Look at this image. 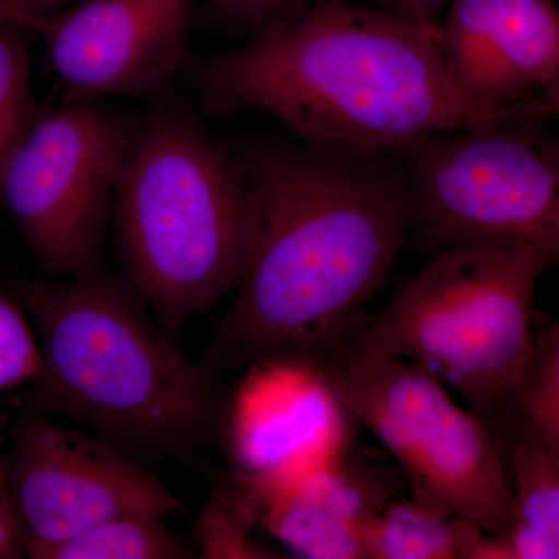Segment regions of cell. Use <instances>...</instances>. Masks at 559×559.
I'll return each mask as SVG.
<instances>
[{
  "mask_svg": "<svg viewBox=\"0 0 559 559\" xmlns=\"http://www.w3.org/2000/svg\"><path fill=\"white\" fill-rule=\"evenodd\" d=\"M241 167L248 255L207 367L322 358L356 340L414 234L406 171L393 153L299 138L260 146Z\"/></svg>",
  "mask_w": 559,
  "mask_h": 559,
  "instance_id": "1",
  "label": "cell"
},
{
  "mask_svg": "<svg viewBox=\"0 0 559 559\" xmlns=\"http://www.w3.org/2000/svg\"><path fill=\"white\" fill-rule=\"evenodd\" d=\"M200 90L213 112L253 110L294 138L384 153L433 135L551 119L539 100H476L448 69L439 31L345 0H320L210 58Z\"/></svg>",
  "mask_w": 559,
  "mask_h": 559,
  "instance_id": "2",
  "label": "cell"
},
{
  "mask_svg": "<svg viewBox=\"0 0 559 559\" xmlns=\"http://www.w3.org/2000/svg\"><path fill=\"white\" fill-rule=\"evenodd\" d=\"M13 294L43 356L28 409L73 419L132 459L187 457L207 443L223 411L218 378L179 352L127 280L97 270L21 280Z\"/></svg>",
  "mask_w": 559,
  "mask_h": 559,
  "instance_id": "3",
  "label": "cell"
},
{
  "mask_svg": "<svg viewBox=\"0 0 559 559\" xmlns=\"http://www.w3.org/2000/svg\"><path fill=\"white\" fill-rule=\"evenodd\" d=\"M112 218L124 278L170 340L237 288L252 221L248 180L190 117L165 110L135 128Z\"/></svg>",
  "mask_w": 559,
  "mask_h": 559,
  "instance_id": "4",
  "label": "cell"
},
{
  "mask_svg": "<svg viewBox=\"0 0 559 559\" xmlns=\"http://www.w3.org/2000/svg\"><path fill=\"white\" fill-rule=\"evenodd\" d=\"M547 271L521 242L439 250L353 342L432 371L499 430L532 359L536 288Z\"/></svg>",
  "mask_w": 559,
  "mask_h": 559,
  "instance_id": "5",
  "label": "cell"
},
{
  "mask_svg": "<svg viewBox=\"0 0 559 559\" xmlns=\"http://www.w3.org/2000/svg\"><path fill=\"white\" fill-rule=\"evenodd\" d=\"M353 419L384 444L412 496L506 535L516 503L499 430L455 401L432 371L355 342L311 360Z\"/></svg>",
  "mask_w": 559,
  "mask_h": 559,
  "instance_id": "6",
  "label": "cell"
},
{
  "mask_svg": "<svg viewBox=\"0 0 559 559\" xmlns=\"http://www.w3.org/2000/svg\"><path fill=\"white\" fill-rule=\"evenodd\" d=\"M503 123L418 140L399 151L414 234L439 250L506 240L559 271V135Z\"/></svg>",
  "mask_w": 559,
  "mask_h": 559,
  "instance_id": "7",
  "label": "cell"
},
{
  "mask_svg": "<svg viewBox=\"0 0 559 559\" xmlns=\"http://www.w3.org/2000/svg\"><path fill=\"white\" fill-rule=\"evenodd\" d=\"M132 128L72 98L24 128L0 168V202L50 278L100 270Z\"/></svg>",
  "mask_w": 559,
  "mask_h": 559,
  "instance_id": "8",
  "label": "cell"
},
{
  "mask_svg": "<svg viewBox=\"0 0 559 559\" xmlns=\"http://www.w3.org/2000/svg\"><path fill=\"white\" fill-rule=\"evenodd\" d=\"M11 506L25 557L121 514L167 518L182 503L109 441L66 428L50 415H22L11 432Z\"/></svg>",
  "mask_w": 559,
  "mask_h": 559,
  "instance_id": "9",
  "label": "cell"
},
{
  "mask_svg": "<svg viewBox=\"0 0 559 559\" xmlns=\"http://www.w3.org/2000/svg\"><path fill=\"white\" fill-rule=\"evenodd\" d=\"M197 0H80L44 22L50 68L72 98H151L186 61Z\"/></svg>",
  "mask_w": 559,
  "mask_h": 559,
  "instance_id": "10",
  "label": "cell"
},
{
  "mask_svg": "<svg viewBox=\"0 0 559 559\" xmlns=\"http://www.w3.org/2000/svg\"><path fill=\"white\" fill-rule=\"evenodd\" d=\"M248 367L227 409L234 476L285 484L347 457L353 417L314 362L270 356Z\"/></svg>",
  "mask_w": 559,
  "mask_h": 559,
  "instance_id": "11",
  "label": "cell"
},
{
  "mask_svg": "<svg viewBox=\"0 0 559 559\" xmlns=\"http://www.w3.org/2000/svg\"><path fill=\"white\" fill-rule=\"evenodd\" d=\"M439 44L471 97L522 105L559 72V14L549 0H451Z\"/></svg>",
  "mask_w": 559,
  "mask_h": 559,
  "instance_id": "12",
  "label": "cell"
},
{
  "mask_svg": "<svg viewBox=\"0 0 559 559\" xmlns=\"http://www.w3.org/2000/svg\"><path fill=\"white\" fill-rule=\"evenodd\" d=\"M257 514V527L308 559H366L367 528L395 498L384 471L347 457L285 481L252 484L231 474Z\"/></svg>",
  "mask_w": 559,
  "mask_h": 559,
  "instance_id": "13",
  "label": "cell"
},
{
  "mask_svg": "<svg viewBox=\"0 0 559 559\" xmlns=\"http://www.w3.org/2000/svg\"><path fill=\"white\" fill-rule=\"evenodd\" d=\"M485 530L439 506L393 498L367 528L369 559H469Z\"/></svg>",
  "mask_w": 559,
  "mask_h": 559,
  "instance_id": "14",
  "label": "cell"
},
{
  "mask_svg": "<svg viewBox=\"0 0 559 559\" xmlns=\"http://www.w3.org/2000/svg\"><path fill=\"white\" fill-rule=\"evenodd\" d=\"M197 550L153 514H121L47 547L35 559H182Z\"/></svg>",
  "mask_w": 559,
  "mask_h": 559,
  "instance_id": "15",
  "label": "cell"
},
{
  "mask_svg": "<svg viewBox=\"0 0 559 559\" xmlns=\"http://www.w3.org/2000/svg\"><path fill=\"white\" fill-rule=\"evenodd\" d=\"M518 521L559 540V465L513 415L500 426Z\"/></svg>",
  "mask_w": 559,
  "mask_h": 559,
  "instance_id": "16",
  "label": "cell"
},
{
  "mask_svg": "<svg viewBox=\"0 0 559 559\" xmlns=\"http://www.w3.org/2000/svg\"><path fill=\"white\" fill-rule=\"evenodd\" d=\"M559 465V319L535 337L511 414Z\"/></svg>",
  "mask_w": 559,
  "mask_h": 559,
  "instance_id": "17",
  "label": "cell"
},
{
  "mask_svg": "<svg viewBox=\"0 0 559 559\" xmlns=\"http://www.w3.org/2000/svg\"><path fill=\"white\" fill-rule=\"evenodd\" d=\"M253 527L257 514L248 496L234 484L218 489L197 522L200 558H275L250 538Z\"/></svg>",
  "mask_w": 559,
  "mask_h": 559,
  "instance_id": "18",
  "label": "cell"
},
{
  "mask_svg": "<svg viewBox=\"0 0 559 559\" xmlns=\"http://www.w3.org/2000/svg\"><path fill=\"white\" fill-rule=\"evenodd\" d=\"M24 33L20 25L0 21V168L31 121V72Z\"/></svg>",
  "mask_w": 559,
  "mask_h": 559,
  "instance_id": "19",
  "label": "cell"
},
{
  "mask_svg": "<svg viewBox=\"0 0 559 559\" xmlns=\"http://www.w3.org/2000/svg\"><path fill=\"white\" fill-rule=\"evenodd\" d=\"M43 356L31 316L0 285V392L25 389L38 378Z\"/></svg>",
  "mask_w": 559,
  "mask_h": 559,
  "instance_id": "20",
  "label": "cell"
},
{
  "mask_svg": "<svg viewBox=\"0 0 559 559\" xmlns=\"http://www.w3.org/2000/svg\"><path fill=\"white\" fill-rule=\"evenodd\" d=\"M310 0H209L223 20L255 33L310 9Z\"/></svg>",
  "mask_w": 559,
  "mask_h": 559,
  "instance_id": "21",
  "label": "cell"
},
{
  "mask_svg": "<svg viewBox=\"0 0 559 559\" xmlns=\"http://www.w3.org/2000/svg\"><path fill=\"white\" fill-rule=\"evenodd\" d=\"M513 559H559V540L516 521L506 533Z\"/></svg>",
  "mask_w": 559,
  "mask_h": 559,
  "instance_id": "22",
  "label": "cell"
},
{
  "mask_svg": "<svg viewBox=\"0 0 559 559\" xmlns=\"http://www.w3.org/2000/svg\"><path fill=\"white\" fill-rule=\"evenodd\" d=\"M380 9L393 11L425 27L439 31V14L451 0H374Z\"/></svg>",
  "mask_w": 559,
  "mask_h": 559,
  "instance_id": "23",
  "label": "cell"
},
{
  "mask_svg": "<svg viewBox=\"0 0 559 559\" xmlns=\"http://www.w3.org/2000/svg\"><path fill=\"white\" fill-rule=\"evenodd\" d=\"M3 2L28 20L35 21L43 28L44 22L68 7L66 3L69 0H3Z\"/></svg>",
  "mask_w": 559,
  "mask_h": 559,
  "instance_id": "24",
  "label": "cell"
},
{
  "mask_svg": "<svg viewBox=\"0 0 559 559\" xmlns=\"http://www.w3.org/2000/svg\"><path fill=\"white\" fill-rule=\"evenodd\" d=\"M539 102L549 110L551 119L559 121V72L539 94Z\"/></svg>",
  "mask_w": 559,
  "mask_h": 559,
  "instance_id": "25",
  "label": "cell"
},
{
  "mask_svg": "<svg viewBox=\"0 0 559 559\" xmlns=\"http://www.w3.org/2000/svg\"><path fill=\"white\" fill-rule=\"evenodd\" d=\"M0 21L11 22V24L20 25V27L24 28L25 32H40V27L38 24H36L35 21L28 20V17H25L24 14L17 13L16 10H13L10 5H7L3 0H0Z\"/></svg>",
  "mask_w": 559,
  "mask_h": 559,
  "instance_id": "26",
  "label": "cell"
},
{
  "mask_svg": "<svg viewBox=\"0 0 559 559\" xmlns=\"http://www.w3.org/2000/svg\"><path fill=\"white\" fill-rule=\"evenodd\" d=\"M9 452L0 454V513L11 509L10 488H9Z\"/></svg>",
  "mask_w": 559,
  "mask_h": 559,
  "instance_id": "27",
  "label": "cell"
},
{
  "mask_svg": "<svg viewBox=\"0 0 559 559\" xmlns=\"http://www.w3.org/2000/svg\"><path fill=\"white\" fill-rule=\"evenodd\" d=\"M3 441H5V437H3L2 433H0V444H2Z\"/></svg>",
  "mask_w": 559,
  "mask_h": 559,
  "instance_id": "28",
  "label": "cell"
}]
</instances>
